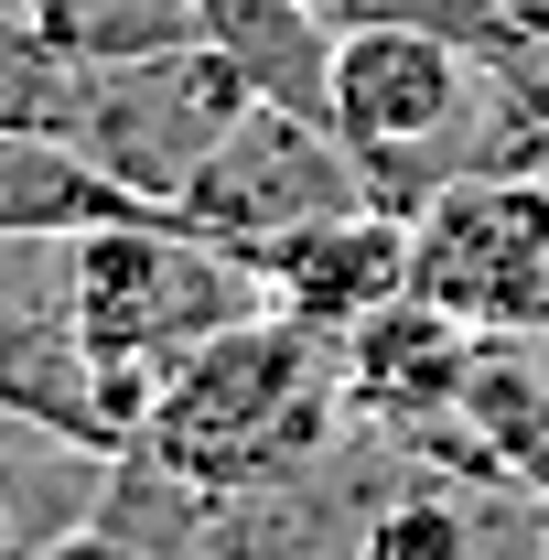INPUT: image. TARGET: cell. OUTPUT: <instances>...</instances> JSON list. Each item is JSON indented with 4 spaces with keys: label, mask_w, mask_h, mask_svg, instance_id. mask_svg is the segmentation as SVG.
<instances>
[{
    "label": "cell",
    "mask_w": 549,
    "mask_h": 560,
    "mask_svg": "<svg viewBox=\"0 0 549 560\" xmlns=\"http://www.w3.org/2000/svg\"><path fill=\"white\" fill-rule=\"evenodd\" d=\"M248 97H259V86L237 75V55L206 44V33H184V44H151V55H108V66L86 75V130L75 140H86L130 195L173 206L184 173L226 140V119H237Z\"/></svg>",
    "instance_id": "5"
},
{
    "label": "cell",
    "mask_w": 549,
    "mask_h": 560,
    "mask_svg": "<svg viewBox=\"0 0 549 560\" xmlns=\"http://www.w3.org/2000/svg\"><path fill=\"white\" fill-rule=\"evenodd\" d=\"M344 346L291 324V313H248L206 335L195 355L162 366L151 420L130 453H151L162 475H184L195 495H302L344 453Z\"/></svg>",
    "instance_id": "1"
},
{
    "label": "cell",
    "mask_w": 549,
    "mask_h": 560,
    "mask_svg": "<svg viewBox=\"0 0 549 560\" xmlns=\"http://www.w3.org/2000/svg\"><path fill=\"white\" fill-rule=\"evenodd\" d=\"M0 539H11V453H0Z\"/></svg>",
    "instance_id": "10"
},
{
    "label": "cell",
    "mask_w": 549,
    "mask_h": 560,
    "mask_svg": "<svg viewBox=\"0 0 549 560\" xmlns=\"http://www.w3.org/2000/svg\"><path fill=\"white\" fill-rule=\"evenodd\" d=\"M410 291L464 335H539L549 324V173L484 162L410 206Z\"/></svg>",
    "instance_id": "3"
},
{
    "label": "cell",
    "mask_w": 549,
    "mask_h": 560,
    "mask_svg": "<svg viewBox=\"0 0 549 560\" xmlns=\"http://www.w3.org/2000/svg\"><path fill=\"white\" fill-rule=\"evenodd\" d=\"M344 206H377L366 173H355V151L335 140V119L280 108V97H248L226 119V140H215L206 162L184 173V195H173V215L195 237H215V248H237L248 270L270 259L280 237H302V226H324Z\"/></svg>",
    "instance_id": "4"
},
{
    "label": "cell",
    "mask_w": 549,
    "mask_h": 560,
    "mask_svg": "<svg viewBox=\"0 0 549 560\" xmlns=\"http://www.w3.org/2000/svg\"><path fill=\"white\" fill-rule=\"evenodd\" d=\"M86 55L55 33L44 0H0V130H55L75 140L86 130Z\"/></svg>",
    "instance_id": "9"
},
{
    "label": "cell",
    "mask_w": 549,
    "mask_h": 560,
    "mask_svg": "<svg viewBox=\"0 0 549 560\" xmlns=\"http://www.w3.org/2000/svg\"><path fill=\"white\" fill-rule=\"evenodd\" d=\"M66 313L86 335V355H108L119 377L162 388L173 355H195L206 335L270 313V280L237 248L195 237L173 206H140V215H108V226L66 237Z\"/></svg>",
    "instance_id": "2"
},
{
    "label": "cell",
    "mask_w": 549,
    "mask_h": 560,
    "mask_svg": "<svg viewBox=\"0 0 549 560\" xmlns=\"http://www.w3.org/2000/svg\"><path fill=\"white\" fill-rule=\"evenodd\" d=\"M344 346V410L355 431H377V442H442L453 420H464V377H475V346L453 313H431L420 291H388Z\"/></svg>",
    "instance_id": "6"
},
{
    "label": "cell",
    "mask_w": 549,
    "mask_h": 560,
    "mask_svg": "<svg viewBox=\"0 0 549 560\" xmlns=\"http://www.w3.org/2000/svg\"><path fill=\"white\" fill-rule=\"evenodd\" d=\"M151 195H130L86 140H55V130H0V237L22 248H55V237H86L108 215H140Z\"/></svg>",
    "instance_id": "8"
},
{
    "label": "cell",
    "mask_w": 549,
    "mask_h": 560,
    "mask_svg": "<svg viewBox=\"0 0 549 560\" xmlns=\"http://www.w3.org/2000/svg\"><path fill=\"white\" fill-rule=\"evenodd\" d=\"M259 280H270V313L313 324V335H355L388 291H410V215L344 206L324 226H302V237H280L259 259Z\"/></svg>",
    "instance_id": "7"
}]
</instances>
